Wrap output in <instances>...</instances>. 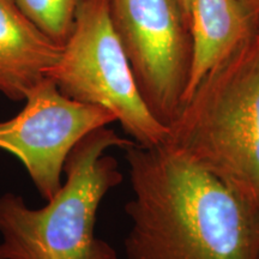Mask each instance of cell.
I'll use <instances>...</instances> for the list:
<instances>
[{"instance_id": "obj_4", "label": "cell", "mask_w": 259, "mask_h": 259, "mask_svg": "<svg viewBox=\"0 0 259 259\" xmlns=\"http://www.w3.org/2000/svg\"><path fill=\"white\" fill-rule=\"evenodd\" d=\"M46 77L69 99L111 111L137 145L156 147L167 141L168 127L155 118L139 93L113 27L109 0L80 3L59 59Z\"/></svg>"}, {"instance_id": "obj_7", "label": "cell", "mask_w": 259, "mask_h": 259, "mask_svg": "<svg viewBox=\"0 0 259 259\" xmlns=\"http://www.w3.org/2000/svg\"><path fill=\"white\" fill-rule=\"evenodd\" d=\"M192 58L184 103L204 77L259 30V18L241 0H190Z\"/></svg>"}, {"instance_id": "obj_9", "label": "cell", "mask_w": 259, "mask_h": 259, "mask_svg": "<svg viewBox=\"0 0 259 259\" xmlns=\"http://www.w3.org/2000/svg\"><path fill=\"white\" fill-rule=\"evenodd\" d=\"M19 9L47 36L63 46L83 0H15Z\"/></svg>"}, {"instance_id": "obj_6", "label": "cell", "mask_w": 259, "mask_h": 259, "mask_svg": "<svg viewBox=\"0 0 259 259\" xmlns=\"http://www.w3.org/2000/svg\"><path fill=\"white\" fill-rule=\"evenodd\" d=\"M17 115L0 122V149L22 162L38 193L50 200L63 183L72 148L94 130L115 122L111 111L63 95L48 77L25 96Z\"/></svg>"}, {"instance_id": "obj_5", "label": "cell", "mask_w": 259, "mask_h": 259, "mask_svg": "<svg viewBox=\"0 0 259 259\" xmlns=\"http://www.w3.org/2000/svg\"><path fill=\"white\" fill-rule=\"evenodd\" d=\"M113 27L153 115L169 126L189 80L192 44L178 0H109Z\"/></svg>"}, {"instance_id": "obj_12", "label": "cell", "mask_w": 259, "mask_h": 259, "mask_svg": "<svg viewBox=\"0 0 259 259\" xmlns=\"http://www.w3.org/2000/svg\"><path fill=\"white\" fill-rule=\"evenodd\" d=\"M258 259H259V254H258Z\"/></svg>"}, {"instance_id": "obj_2", "label": "cell", "mask_w": 259, "mask_h": 259, "mask_svg": "<svg viewBox=\"0 0 259 259\" xmlns=\"http://www.w3.org/2000/svg\"><path fill=\"white\" fill-rule=\"evenodd\" d=\"M134 144L108 126L94 130L70 151L66 180L44 208H28L11 192L0 196V259H119L95 235V223L103 198L124 180L107 151Z\"/></svg>"}, {"instance_id": "obj_1", "label": "cell", "mask_w": 259, "mask_h": 259, "mask_svg": "<svg viewBox=\"0 0 259 259\" xmlns=\"http://www.w3.org/2000/svg\"><path fill=\"white\" fill-rule=\"evenodd\" d=\"M124 151L132 189L125 259H258L257 202L167 143Z\"/></svg>"}, {"instance_id": "obj_3", "label": "cell", "mask_w": 259, "mask_h": 259, "mask_svg": "<svg viewBox=\"0 0 259 259\" xmlns=\"http://www.w3.org/2000/svg\"><path fill=\"white\" fill-rule=\"evenodd\" d=\"M164 143L259 204V30L200 80Z\"/></svg>"}, {"instance_id": "obj_10", "label": "cell", "mask_w": 259, "mask_h": 259, "mask_svg": "<svg viewBox=\"0 0 259 259\" xmlns=\"http://www.w3.org/2000/svg\"><path fill=\"white\" fill-rule=\"evenodd\" d=\"M252 14L259 18V0H241Z\"/></svg>"}, {"instance_id": "obj_8", "label": "cell", "mask_w": 259, "mask_h": 259, "mask_svg": "<svg viewBox=\"0 0 259 259\" xmlns=\"http://www.w3.org/2000/svg\"><path fill=\"white\" fill-rule=\"evenodd\" d=\"M63 46L40 30L15 0H0V93L24 101L46 77Z\"/></svg>"}, {"instance_id": "obj_11", "label": "cell", "mask_w": 259, "mask_h": 259, "mask_svg": "<svg viewBox=\"0 0 259 259\" xmlns=\"http://www.w3.org/2000/svg\"><path fill=\"white\" fill-rule=\"evenodd\" d=\"M178 3H179L181 9H183L184 14H185L186 18L189 17V4H190V0H178Z\"/></svg>"}]
</instances>
